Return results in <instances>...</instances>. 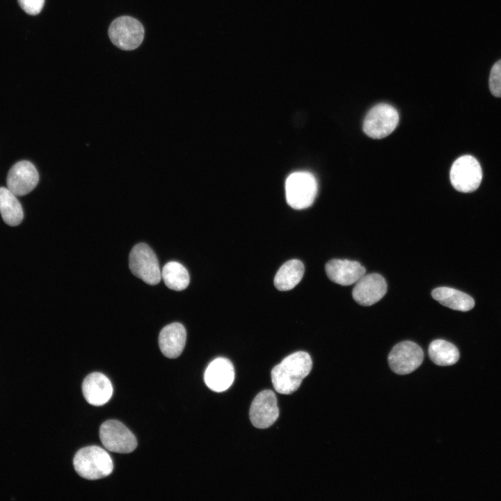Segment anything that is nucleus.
<instances>
[{
    "label": "nucleus",
    "instance_id": "obj_1",
    "mask_svg": "<svg viewBox=\"0 0 501 501\" xmlns=\"http://www.w3.org/2000/svg\"><path fill=\"white\" fill-rule=\"evenodd\" d=\"M312 365V359L307 352L297 351L289 355L271 370L274 389L280 394L293 393L309 374Z\"/></svg>",
    "mask_w": 501,
    "mask_h": 501
},
{
    "label": "nucleus",
    "instance_id": "obj_2",
    "mask_svg": "<svg viewBox=\"0 0 501 501\" xmlns=\"http://www.w3.org/2000/svg\"><path fill=\"white\" fill-rule=\"evenodd\" d=\"M74 468L81 477L95 480L109 476L113 466L109 454L98 446L79 450L73 459Z\"/></svg>",
    "mask_w": 501,
    "mask_h": 501
},
{
    "label": "nucleus",
    "instance_id": "obj_3",
    "mask_svg": "<svg viewBox=\"0 0 501 501\" xmlns=\"http://www.w3.org/2000/svg\"><path fill=\"white\" fill-rule=\"evenodd\" d=\"M317 192V180L309 172H294L286 180V200L288 205L295 209L310 207L316 198Z\"/></svg>",
    "mask_w": 501,
    "mask_h": 501
},
{
    "label": "nucleus",
    "instance_id": "obj_4",
    "mask_svg": "<svg viewBox=\"0 0 501 501\" xmlns=\"http://www.w3.org/2000/svg\"><path fill=\"white\" fill-rule=\"evenodd\" d=\"M132 273L149 285H157L161 279V271L157 256L149 246L140 243L133 247L129 257Z\"/></svg>",
    "mask_w": 501,
    "mask_h": 501
},
{
    "label": "nucleus",
    "instance_id": "obj_5",
    "mask_svg": "<svg viewBox=\"0 0 501 501\" xmlns=\"http://www.w3.org/2000/svg\"><path fill=\"white\" fill-rule=\"evenodd\" d=\"M399 122L397 110L381 103L372 108L363 122V131L370 138L380 139L391 134Z\"/></svg>",
    "mask_w": 501,
    "mask_h": 501
},
{
    "label": "nucleus",
    "instance_id": "obj_6",
    "mask_svg": "<svg viewBox=\"0 0 501 501\" xmlns=\"http://www.w3.org/2000/svg\"><path fill=\"white\" fill-rule=\"evenodd\" d=\"M482 180V170L479 161L472 156L458 158L450 170V181L455 189L463 193L475 191Z\"/></svg>",
    "mask_w": 501,
    "mask_h": 501
},
{
    "label": "nucleus",
    "instance_id": "obj_7",
    "mask_svg": "<svg viewBox=\"0 0 501 501\" xmlns=\"http://www.w3.org/2000/svg\"><path fill=\"white\" fill-rule=\"evenodd\" d=\"M111 41L123 50L137 48L144 38V29L137 19L122 16L113 20L109 28Z\"/></svg>",
    "mask_w": 501,
    "mask_h": 501
},
{
    "label": "nucleus",
    "instance_id": "obj_8",
    "mask_svg": "<svg viewBox=\"0 0 501 501\" xmlns=\"http://www.w3.org/2000/svg\"><path fill=\"white\" fill-rule=\"evenodd\" d=\"M100 438L104 447L113 452L130 453L137 446L136 438L132 432L116 420H107L101 425Z\"/></svg>",
    "mask_w": 501,
    "mask_h": 501
},
{
    "label": "nucleus",
    "instance_id": "obj_9",
    "mask_svg": "<svg viewBox=\"0 0 501 501\" xmlns=\"http://www.w3.org/2000/svg\"><path fill=\"white\" fill-rule=\"evenodd\" d=\"M424 353L422 348L412 341H403L393 347L388 357L391 369L397 374H407L422 364Z\"/></svg>",
    "mask_w": 501,
    "mask_h": 501
},
{
    "label": "nucleus",
    "instance_id": "obj_10",
    "mask_svg": "<svg viewBox=\"0 0 501 501\" xmlns=\"http://www.w3.org/2000/svg\"><path fill=\"white\" fill-rule=\"evenodd\" d=\"M250 420L258 429L271 426L279 416L277 399L271 390H264L254 398L250 408Z\"/></svg>",
    "mask_w": 501,
    "mask_h": 501
},
{
    "label": "nucleus",
    "instance_id": "obj_11",
    "mask_svg": "<svg viewBox=\"0 0 501 501\" xmlns=\"http://www.w3.org/2000/svg\"><path fill=\"white\" fill-rule=\"evenodd\" d=\"M39 181L38 172L29 161L14 164L8 173L7 188L16 196H24L33 191Z\"/></svg>",
    "mask_w": 501,
    "mask_h": 501
},
{
    "label": "nucleus",
    "instance_id": "obj_12",
    "mask_svg": "<svg viewBox=\"0 0 501 501\" xmlns=\"http://www.w3.org/2000/svg\"><path fill=\"white\" fill-rule=\"evenodd\" d=\"M387 292V283L379 273L363 276L352 291L354 301L359 305L369 306L380 301Z\"/></svg>",
    "mask_w": 501,
    "mask_h": 501
},
{
    "label": "nucleus",
    "instance_id": "obj_13",
    "mask_svg": "<svg viewBox=\"0 0 501 501\" xmlns=\"http://www.w3.org/2000/svg\"><path fill=\"white\" fill-rule=\"evenodd\" d=\"M328 278L337 284L347 286L356 283L365 274V269L358 262L333 259L325 265Z\"/></svg>",
    "mask_w": 501,
    "mask_h": 501
},
{
    "label": "nucleus",
    "instance_id": "obj_14",
    "mask_svg": "<svg viewBox=\"0 0 501 501\" xmlns=\"http://www.w3.org/2000/svg\"><path fill=\"white\" fill-rule=\"evenodd\" d=\"M234 379V367L225 358L220 357L212 360L204 374V380L207 387L217 392L228 389Z\"/></svg>",
    "mask_w": 501,
    "mask_h": 501
},
{
    "label": "nucleus",
    "instance_id": "obj_15",
    "mask_svg": "<svg viewBox=\"0 0 501 501\" xmlns=\"http://www.w3.org/2000/svg\"><path fill=\"white\" fill-rule=\"evenodd\" d=\"M82 392L88 403L99 406L109 401L113 394V387L110 380L104 374L93 372L84 380Z\"/></svg>",
    "mask_w": 501,
    "mask_h": 501
},
{
    "label": "nucleus",
    "instance_id": "obj_16",
    "mask_svg": "<svg viewBox=\"0 0 501 501\" xmlns=\"http://www.w3.org/2000/svg\"><path fill=\"white\" fill-rule=\"evenodd\" d=\"M186 338L184 326L180 323H172L161 331L159 335V346L162 353L167 358H175L182 352Z\"/></svg>",
    "mask_w": 501,
    "mask_h": 501
},
{
    "label": "nucleus",
    "instance_id": "obj_17",
    "mask_svg": "<svg viewBox=\"0 0 501 501\" xmlns=\"http://www.w3.org/2000/svg\"><path fill=\"white\" fill-rule=\"evenodd\" d=\"M431 296L443 305L455 310L466 312L475 305V301L470 296L451 287H437L433 289Z\"/></svg>",
    "mask_w": 501,
    "mask_h": 501
},
{
    "label": "nucleus",
    "instance_id": "obj_18",
    "mask_svg": "<svg viewBox=\"0 0 501 501\" xmlns=\"http://www.w3.org/2000/svg\"><path fill=\"white\" fill-rule=\"evenodd\" d=\"M304 265L299 260H290L284 263L274 278V285L280 291L293 289L301 280Z\"/></svg>",
    "mask_w": 501,
    "mask_h": 501
},
{
    "label": "nucleus",
    "instance_id": "obj_19",
    "mask_svg": "<svg viewBox=\"0 0 501 501\" xmlns=\"http://www.w3.org/2000/svg\"><path fill=\"white\" fill-rule=\"evenodd\" d=\"M0 213L3 221L10 226L18 225L24 218L23 209L16 195L6 187H0Z\"/></svg>",
    "mask_w": 501,
    "mask_h": 501
},
{
    "label": "nucleus",
    "instance_id": "obj_20",
    "mask_svg": "<svg viewBox=\"0 0 501 501\" xmlns=\"http://www.w3.org/2000/svg\"><path fill=\"white\" fill-rule=\"evenodd\" d=\"M430 359L436 365L447 366L455 364L459 358V352L455 345L445 340L432 341L428 349Z\"/></svg>",
    "mask_w": 501,
    "mask_h": 501
},
{
    "label": "nucleus",
    "instance_id": "obj_21",
    "mask_svg": "<svg viewBox=\"0 0 501 501\" xmlns=\"http://www.w3.org/2000/svg\"><path fill=\"white\" fill-rule=\"evenodd\" d=\"M161 278L168 288L175 291L184 289L190 281L186 269L182 264L174 261L164 265L161 271Z\"/></svg>",
    "mask_w": 501,
    "mask_h": 501
},
{
    "label": "nucleus",
    "instance_id": "obj_22",
    "mask_svg": "<svg viewBox=\"0 0 501 501\" xmlns=\"http://www.w3.org/2000/svg\"><path fill=\"white\" fill-rule=\"evenodd\" d=\"M488 83L492 95L497 97H501V59L492 66Z\"/></svg>",
    "mask_w": 501,
    "mask_h": 501
},
{
    "label": "nucleus",
    "instance_id": "obj_23",
    "mask_svg": "<svg viewBox=\"0 0 501 501\" xmlns=\"http://www.w3.org/2000/svg\"><path fill=\"white\" fill-rule=\"evenodd\" d=\"M20 7L28 14L35 15L40 13L45 0H17Z\"/></svg>",
    "mask_w": 501,
    "mask_h": 501
}]
</instances>
